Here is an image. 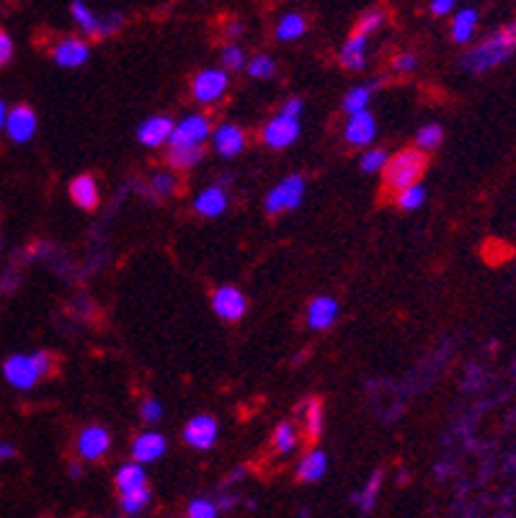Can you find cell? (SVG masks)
<instances>
[{
	"mask_svg": "<svg viewBox=\"0 0 516 518\" xmlns=\"http://www.w3.org/2000/svg\"><path fill=\"white\" fill-rule=\"evenodd\" d=\"M338 317V302L333 297H315L308 307V325L313 330L331 328Z\"/></svg>",
	"mask_w": 516,
	"mask_h": 518,
	"instance_id": "cell-18",
	"label": "cell"
},
{
	"mask_svg": "<svg viewBox=\"0 0 516 518\" xmlns=\"http://www.w3.org/2000/svg\"><path fill=\"white\" fill-rule=\"evenodd\" d=\"M122 511L129 513V516H135L140 513L142 508L150 503V490L148 488H140V490H129V493H122Z\"/></svg>",
	"mask_w": 516,
	"mask_h": 518,
	"instance_id": "cell-31",
	"label": "cell"
},
{
	"mask_svg": "<svg viewBox=\"0 0 516 518\" xmlns=\"http://www.w3.org/2000/svg\"><path fill=\"white\" fill-rule=\"evenodd\" d=\"M228 86L230 78L225 70L209 68L202 70V73L194 78V83H191V96L197 98L199 104H215V101H220V98L228 93Z\"/></svg>",
	"mask_w": 516,
	"mask_h": 518,
	"instance_id": "cell-6",
	"label": "cell"
},
{
	"mask_svg": "<svg viewBox=\"0 0 516 518\" xmlns=\"http://www.w3.org/2000/svg\"><path fill=\"white\" fill-rule=\"evenodd\" d=\"M442 137H444V129L439 127V124H424V127L418 129V135H416L418 150H434V147H439Z\"/></svg>",
	"mask_w": 516,
	"mask_h": 518,
	"instance_id": "cell-34",
	"label": "cell"
},
{
	"mask_svg": "<svg viewBox=\"0 0 516 518\" xmlns=\"http://www.w3.org/2000/svg\"><path fill=\"white\" fill-rule=\"evenodd\" d=\"M194 209L202 217H220L228 209V194L220 186H209V189L199 191V196L194 199Z\"/></svg>",
	"mask_w": 516,
	"mask_h": 518,
	"instance_id": "cell-20",
	"label": "cell"
},
{
	"mask_svg": "<svg viewBox=\"0 0 516 518\" xmlns=\"http://www.w3.org/2000/svg\"><path fill=\"white\" fill-rule=\"evenodd\" d=\"M150 186H153L155 196H171L176 191V178L168 176V173H155L150 178Z\"/></svg>",
	"mask_w": 516,
	"mask_h": 518,
	"instance_id": "cell-39",
	"label": "cell"
},
{
	"mask_svg": "<svg viewBox=\"0 0 516 518\" xmlns=\"http://www.w3.org/2000/svg\"><path fill=\"white\" fill-rule=\"evenodd\" d=\"M13 57V39L6 29H0V68L8 65Z\"/></svg>",
	"mask_w": 516,
	"mask_h": 518,
	"instance_id": "cell-41",
	"label": "cell"
},
{
	"mask_svg": "<svg viewBox=\"0 0 516 518\" xmlns=\"http://www.w3.org/2000/svg\"><path fill=\"white\" fill-rule=\"evenodd\" d=\"M70 199L78 204L80 209H96L99 204V186H96V178L83 173V176H75L70 181Z\"/></svg>",
	"mask_w": 516,
	"mask_h": 518,
	"instance_id": "cell-19",
	"label": "cell"
},
{
	"mask_svg": "<svg viewBox=\"0 0 516 518\" xmlns=\"http://www.w3.org/2000/svg\"><path fill=\"white\" fill-rule=\"evenodd\" d=\"M382 477H385V475H382V472L377 470L375 475L369 477V482H367V485H364V490H362V493H359L357 498H354V500H357V503H359V508H362L364 513H369V511H372V508H375V503H377V495H380Z\"/></svg>",
	"mask_w": 516,
	"mask_h": 518,
	"instance_id": "cell-29",
	"label": "cell"
},
{
	"mask_svg": "<svg viewBox=\"0 0 516 518\" xmlns=\"http://www.w3.org/2000/svg\"><path fill=\"white\" fill-rule=\"evenodd\" d=\"M173 129H176V124H173L168 116H150V119H145V122L137 127V140L145 147H160L166 145V142H171Z\"/></svg>",
	"mask_w": 516,
	"mask_h": 518,
	"instance_id": "cell-13",
	"label": "cell"
},
{
	"mask_svg": "<svg viewBox=\"0 0 516 518\" xmlns=\"http://www.w3.org/2000/svg\"><path fill=\"white\" fill-rule=\"evenodd\" d=\"M279 114L289 116V119H300V114H302V101H300V98H289L287 104L282 106V111H279Z\"/></svg>",
	"mask_w": 516,
	"mask_h": 518,
	"instance_id": "cell-44",
	"label": "cell"
},
{
	"mask_svg": "<svg viewBox=\"0 0 516 518\" xmlns=\"http://www.w3.org/2000/svg\"><path fill=\"white\" fill-rule=\"evenodd\" d=\"M13 454H16L13 444H6V441H0V462H6V459H11Z\"/></svg>",
	"mask_w": 516,
	"mask_h": 518,
	"instance_id": "cell-46",
	"label": "cell"
},
{
	"mask_svg": "<svg viewBox=\"0 0 516 518\" xmlns=\"http://www.w3.org/2000/svg\"><path fill=\"white\" fill-rule=\"evenodd\" d=\"M372 93H375V86H372V83H367V86L351 88V91L344 96V104H341V106H344V111L349 116L359 114V111H367Z\"/></svg>",
	"mask_w": 516,
	"mask_h": 518,
	"instance_id": "cell-28",
	"label": "cell"
},
{
	"mask_svg": "<svg viewBox=\"0 0 516 518\" xmlns=\"http://www.w3.org/2000/svg\"><path fill=\"white\" fill-rule=\"evenodd\" d=\"M246 68H248V75H251V78H271V75L277 73V65H274V60H271L269 55L253 57Z\"/></svg>",
	"mask_w": 516,
	"mask_h": 518,
	"instance_id": "cell-37",
	"label": "cell"
},
{
	"mask_svg": "<svg viewBox=\"0 0 516 518\" xmlns=\"http://www.w3.org/2000/svg\"><path fill=\"white\" fill-rule=\"evenodd\" d=\"M217 421L212 415H194L189 423L184 426V441L191 446V449H199V451H207L215 446L217 441Z\"/></svg>",
	"mask_w": 516,
	"mask_h": 518,
	"instance_id": "cell-8",
	"label": "cell"
},
{
	"mask_svg": "<svg viewBox=\"0 0 516 518\" xmlns=\"http://www.w3.org/2000/svg\"><path fill=\"white\" fill-rule=\"evenodd\" d=\"M382 24H385V11L375 8V11H367L362 16V19H359V24H357V29H354V34H359V37L369 39V37H372V34H375L377 29H380Z\"/></svg>",
	"mask_w": 516,
	"mask_h": 518,
	"instance_id": "cell-32",
	"label": "cell"
},
{
	"mask_svg": "<svg viewBox=\"0 0 516 518\" xmlns=\"http://www.w3.org/2000/svg\"><path fill=\"white\" fill-rule=\"evenodd\" d=\"M212 310L220 320H228V323H235L240 317L246 315L248 302L243 297V292L235 287H220L212 294Z\"/></svg>",
	"mask_w": 516,
	"mask_h": 518,
	"instance_id": "cell-10",
	"label": "cell"
},
{
	"mask_svg": "<svg viewBox=\"0 0 516 518\" xmlns=\"http://www.w3.org/2000/svg\"><path fill=\"white\" fill-rule=\"evenodd\" d=\"M300 135V119H289V116L279 114L274 116L264 129V142L274 150H284Z\"/></svg>",
	"mask_w": 516,
	"mask_h": 518,
	"instance_id": "cell-11",
	"label": "cell"
},
{
	"mask_svg": "<svg viewBox=\"0 0 516 518\" xmlns=\"http://www.w3.org/2000/svg\"><path fill=\"white\" fill-rule=\"evenodd\" d=\"M395 70H398V73H411V70H416V55L406 52V55L395 57Z\"/></svg>",
	"mask_w": 516,
	"mask_h": 518,
	"instance_id": "cell-42",
	"label": "cell"
},
{
	"mask_svg": "<svg viewBox=\"0 0 516 518\" xmlns=\"http://www.w3.org/2000/svg\"><path fill=\"white\" fill-rule=\"evenodd\" d=\"M326 472H328V457H326V451H320V449H313L310 454H305V457L300 459V464H297V480L302 482H318Z\"/></svg>",
	"mask_w": 516,
	"mask_h": 518,
	"instance_id": "cell-22",
	"label": "cell"
},
{
	"mask_svg": "<svg viewBox=\"0 0 516 518\" xmlns=\"http://www.w3.org/2000/svg\"><path fill=\"white\" fill-rule=\"evenodd\" d=\"M297 415H300L302 423H305V433H308V439L310 441L318 439L320 431H323V405H320V400H315V397L305 400V403L297 408Z\"/></svg>",
	"mask_w": 516,
	"mask_h": 518,
	"instance_id": "cell-24",
	"label": "cell"
},
{
	"mask_svg": "<svg viewBox=\"0 0 516 518\" xmlns=\"http://www.w3.org/2000/svg\"><path fill=\"white\" fill-rule=\"evenodd\" d=\"M37 114H34V109H29V106H13L11 111H8V119H6V135L11 142H19V145H24V142L34 140V135H37Z\"/></svg>",
	"mask_w": 516,
	"mask_h": 518,
	"instance_id": "cell-9",
	"label": "cell"
},
{
	"mask_svg": "<svg viewBox=\"0 0 516 518\" xmlns=\"http://www.w3.org/2000/svg\"><path fill=\"white\" fill-rule=\"evenodd\" d=\"M480 24V13L475 8H460V11L452 16V39L457 44H467L475 37Z\"/></svg>",
	"mask_w": 516,
	"mask_h": 518,
	"instance_id": "cell-21",
	"label": "cell"
},
{
	"mask_svg": "<svg viewBox=\"0 0 516 518\" xmlns=\"http://www.w3.org/2000/svg\"><path fill=\"white\" fill-rule=\"evenodd\" d=\"M212 147H215V153L222 155V158H235V155L243 153V147H246V135H243V129L235 127V124H220V127L212 132Z\"/></svg>",
	"mask_w": 516,
	"mask_h": 518,
	"instance_id": "cell-15",
	"label": "cell"
},
{
	"mask_svg": "<svg viewBox=\"0 0 516 518\" xmlns=\"http://www.w3.org/2000/svg\"><path fill=\"white\" fill-rule=\"evenodd\" d=\"M88 44L83 42V39H60V42L52 47V60L60 65V68H68V70H75L80 68V65H86L88 62Z\"/></svg>",
	"mask_w": 516,
	"mask_h": 518,
	"instance_id": "cell-14",
	"label": "cell"
},
{
	"mask_svg": "<svg viewBox=\"0 0 516 518\" xmlns=\"http://www.w3.org/2000/svg\"><path fill=\"white\" fill-rule=\"evenodd\" d=\"M305 34V19L300 13H284L277 24V39L279 42H295Z\"/></svg>",
	"mask_w": 516,
	"mask_h": 518,
	"instance_id": "cell-27",
	"label": "cell"
},
{
	"mask_svg": "<svg viewBox=\"0 0 516 518\" xmlns=\"http://www.w3.org/2000/svg\"><path fill=\"white\" fill-rule=\"evenodd\" d=\"M387 160H390V155H387L382 147H372V150H367V153L362 155V171L364 173L385 171Z\"/></svg>",
	"mask_w": 516,
	"mask_h": 518,
	"instance_id": "cell-35",
	"label": "cell"
},
{
	"mask_svg": "<svg viewBox=\"0 0 516 518\" xmlns=\"http://www.w3.org/2000/svg\"><path fill=\"white\" fill-rule=\"evenodd\" d=\"M377 135V124L375 116L367 111H359V114L349 116V122L344 127V137L349 145H369Z\"/></svg>",
	"mask_w": 516,
	"mask_h": 518,
	"instance_id": "cell-17",
	"label": "cell"
},
{
	"mask_svg": "<svg viewBox=\"0 0 516 518\" xmlns=\"http://www.w3.org/2000/svg\"><path fill=\"white\" fill-rule=\"evenodd\" d=\"M117 488L122 493H129V490H140L148 488V475H145V467L137 462L122 464L117 472Z\"/></svg>",
	"mask_w": 516,
	"mask_h": 518,
	"instance_id": "cell-25",
	"label": "cell"
},
{
	"mask_svg": "<svg viewBox=\"0 0 516 518\" xmlns=\"http://www.w3.org/2000/svg\"><path fill=\"white\" fill-rule=\"evenodd\" d=\"M235 506V498L233 495H220V500H217V511H228V508Z\"/></svg>",
	"mask_w": 516,
	"mask_h": 518,
	"instance_id": "cell-45",
	"label": "cell"
},
{
	"mask_svg": "<svg viewBox=\"0 0 516 518\" xmlns=\"http://www.w3.org/2000/svg\"><path fill=\"white\" fill-rule=\"evenodd\" d=\"M516 52V19L509 24L498 26L486 39H480L470 52L462 57V68L473 75H483L504 65Z\"/></svg>",
	"mask_w": 516,
	"mask_h": 518,
	"instance_id": "cell-1",
	"label": "cell"
},
{
	"mask_svg": "<svg viewBox=\"0 0 516 518\" xmlns=\"http://www.w3.org/2000/svg\"><path fill=\"white\" fill-rule=\"evenodd\" d=\"M166 449V436L158 431H145L132 441V457H135L137 464L155 462V459H160L166 454Z\"/></svg>",
	"mask_w": 516,
	"mask_h": 518,
	"instance_id": "cell-16",
	"label": "cell"
},
{
	"mask_svg": "<svg viewBox=\"0 0 516 518\" xmlns=\"http://www.w3.org/2000/svg\"><path fill=\"white\" fill-rule=\"evenodd\" d=\"M424 171H426V158L421 150H400V153L393 155L385 165L387 189H393L400 194L403 189L413 186Z\"/></svg>",
	"mask_w": 516,
	"mask_h": 518,
	"instance_id": "cell-3",
	"label": "cell"
},
{
	"mask_svg": "<svg viewBox=\"0 0 516 518\" xmlns=\"http://www.w3.org/2000/svg\"><path fill=\"white\" fill-rule=\"evenodd\" d=\"M212 135L209 119L204 114L184 116L176 129H173L171 142L168 145H184V147H204V140Z\"/></svg>",
	"mask_w": 516,
	"mask_h": 518,
	"instance_id": "cell-7",
	"label": "cell"
},
{
	"mask_svg": "<svg viewBox=\"0 0 516 518\" xmlns=\"http://www.w3.org/2000/svg\"><path fill=\"white\" fill-rule=\"evenodd\" d=\"M6 119H8V106L6 101L0 98V129H6Z\"/></svg>",
	"mask_w": 516,
	"mask_h": 518,
	"instance_id": "cell-47",
	"label": "cell"
},
{
	"mask_svg": "<svg viewBox=\"0 0 516 518\" xmlns=\"http://www.w3.org/2000/svg\"><path fill=\"white\" fill-rule=\"evenodd\" d=\"M297 446V431L292 423H279L277 431H274V449L289 454V451Z\"/></svg>",
	"mask_w": 516,
	"mask_h": 518,
	"instance_id": "cell-33",
	"label": "cell"
},
{
	"mask_svg": "<svg viewBox=\"0 0 516 518\" xmlns=\"http://www.w3.org/2000/svg\"><path fill=\"white\" fill-rule=\"evenodd\" d=\"M217 503L209 498H197L189 503V518H217Z\"/></svg>",
	"mask_w": 516,
	"mask_h": 518,
	"instance_id": "cell-38",
	"label": "cell"
},
{
	"mask_svg": "<svg viewBox=\"0 0 516 518\" xmlns=\"http://www.w3.org/2000/svg\"><path fill=\"white\" fill-rule=\"evenodd\" d=\"M204 158V147H184V145H168V163L173 168H191Z\"/></svg>",
	"mask_w": 516,
	"mask_h": 518,
	"instance_id": "cell-26",
	"label": "cell"
},
{
	"mask_svg": "<svg viewBox=\"0 0 516 518\" xmlns=\"http://www.w3.org/2000/svg\"><path fill=\"white\" fill-rule=\"evenodd\" d=\"M302 196H305V178L289 176V178H284L282 183H277V186L266 194L264 207L269 214L289 212V209L300 207Z\"/></svg>",
	"mask_w": 516,
	"mask_h": 518,
	"instance_id": "cell-5",
	"label": "cell"
},
{
	"mask_svg": "<svg viewBox=\"0 0 516 518\" xmlns=\"http://www.w3.org/2000/svg\"><path fill=\"white\" fill-rule=\"evenodd\" d=\"M111 436L104 426H88L78 436V454L88 462H96L109 451Z\"/></svg>",
	"mask_w": 516,
	"mask_h": 518,
	"instance_id": "cell-12",
	"label": "cell"
},
{
	"mask_svg": "<svg viewBox=\"0 0 516 518\" xmlns=\"http://www.w3.org/2000/svg\"><path fill=\"white\" fill-rule=\"evenodd\" d=\"M246 52H243V47H238V44H230V47L222 49V68H225V73L228 70H240L246 68Z\"/></svg>",
	"mask_w": 516,
	"mask_h": 518,
	"instance_id": "cell-36",
	"label": "cell"
},
{
	"mask_svg": "<svg viewBox=\"0 0 516 518\" xmlns=\"http://www.w3.org/2000/svg\"><path fill=\"white\" fill-rule=\"evenodd\" d=\"M395 202H398L400 209H406V212H413V209L424 207L426 189H424V186H421V183H413V186H408V189L400 191Z\"/></svg>",
	"mask_w": 516,
	"mask_h": 518,
	"instance_id": "cell-30",
	"label": "cell"
},
{
	"mask_svg": "<svg viewBox=\"0 0 516 518\" xmlns=\"http://www.w3.org/2000/svg\"><path fill=\"white\" fill-rule=\"evenodd\" d=\"M367 42L369 39L359 37V34H351L346 39V44L341 47V65L346 70H362L364 62H367Z\"/></svg>",
	"mask_w": 516,
	"mask_h": 518,
	"instance_id": "cell-23",
	"label": "cell"
},
{
	"mask_svg": "<svg viewBox=\"0 0 516 518\" xmlns=\"http://www.w3.org/2000/svg\"><path fill=\"white\" fill-rule=\"evenodd\" d=\"M70 13H73L75 24L86 31L88 37L96 39L111 37V34L122 29L124 24L122 13H106V16H99V13H93L83 0H75L73 6H70Z\"/></svg>",
	"mask_w": 516,
	"mask_h": 518,
	"instance_id": "cell-4",
	"label": "cell"
},
{
	"mask_svg": "<svg viewBox=\"0 0 516 518\" xmlns=\"http://www.w3.org/2000/svg\"><path fill=\"white\" fill-rule=\"evenodd\" d=\"M455 3L452 0H434V3H429V11L437 13V16H449V13H455Z\"/></svg>",
	"mask_w": 516,
	"mask_h": 518,
	"instance_id": "cell-43",
	"label": "cell"
},
{
	"mask_svg": "<svg viewBox=\"0 0 516 518\" xmlns=\"http://www.w3.org/2000/svg\"><path fill=\"white\" fill-rule=\"evenodd\" d=\"M52 372V356L47 351L13 354L3 361V377L16 390H31Z\"/></svg>",
	"mask_w": 516,
	"mask_h": 518,
	"instance_id": "cell-2",
	"label": "cell"
},
{
	"mask_svg": "<svg viewBox=\"0 0 516 518\" xmlns=\"http://www.w3.org/2000/svg\"><path fill=\"white\" fill-rule=\"evenodd\" d=\"M140 418L145 423H158L160 418H163V405H160L158 400H153V397H150V400H145V403H142Z\"/></svg>",
	"mask_w": 516,
	"mask_h": 518,
	"instance_id": "cell-40",
	"label": "cell"
},
{
	"mask_svg": "<svg viewBox=\"0 0 516 518\" xmlns=\"http://www.w3.org/2000/svg\"><path fill=\"white\" fill-rule=\"evenodd\" d=\"M230 34H233V37H235V34H243V24H230Z\"/></svg>",
	"mask_w": 516,
	"mask_h": 518,
	"instance_id": "cell-48",
	"label": "cell"
}]
</instances>
